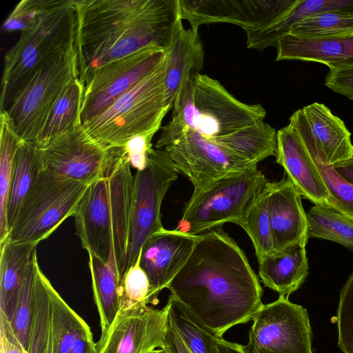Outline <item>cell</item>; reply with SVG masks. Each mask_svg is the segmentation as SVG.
<instances>
[{
  "label": "cell",
  "mask_w": 353,
  "mask_h": 353,
  "mask_svg": "<svg viewBox=\"0 0 353 353\" xmlns=\"http://www.w3.org/2000/svg\"><path fill=\"white\" fill-rule=\"evenodd\" d=\"M167 288L220 338L252 320L263 305L262 288L245 254L219 228L198 235Z\"/></svg>",
  "instance_id": "obj_1"
},
{
  "label": "cell",
  "mask_w": 353,
  "mask_h": 353,
  "mask_svg": "<svg viewBox=\"0 0 353 353\" xmlns=\"http://www.w3.org/2000/svg\"><path fill=\"white\" fill-rule=\"evenodd\" d=\"M75 51L84 87L101 66L143 48L167 50L183 25L179 0H76Z\"/></svg>",
  "instance_id": "obj_2"
},
{
  "label": "cell",
  "mask_w": 353,
  "mask_h": 353,
  "mask_svg": "<svg viewBox=\"0 0 353 353\" xmlns=\"http://www.w3.org/2000/svg\"><path fill=\"white\" fill-rule=\"evenodd\" d=\"M170 121L161 128L155 149L193 130L210 139L263 121L260 104H247L230 94L219 81L203 74L188 78L176 94Z\"/></svg>",
  "instance_id": "obj_3"
},
{
  "label": "cell",
  "mask_w": 353,
  "mask_h": 353,
  "mask_svg": "<svg viewBox=\"0 0 353 353\" xmlns=\"http://www.w3.org/2000/svg\"><path fill=\"white\" fill-rule=\"evenodd\" d=\"M165 58L145 77L99 115L83 124L109 148H123L132 137L161 128L171 109L165 104Z\"/></svg>",
  "instance_id": "obj_4"
},
{
  "label": "cell",
  "mask_w": 353,
  "mask_h": 353,
  "mask_svg": "<svg viewBox=\"0 0 353 353\" xmlns=\"http://www.w3.org/2000/svg\"><path fill=\"white\" fill-rule=\"evenodd\" d=\"M77 28L74 1L64 0L57 8L21 32L17 42L4 57L1 79V112L39 65L75 43Z\"/></svg>",
  "instance_id": "obj_5"
},
{
  "label": "cell",
  "mask_w": 353,
  "mask_h": 353,
  "mask_svg": "<svg viewBox=\"0 0 353 353\" xmlns=\"http://www.w3.org/2000/svg\"><path fill=\"white\" fill-rule=\"evenodd\" d=\"M74 44L34 70L5 110L23 141H37L59 95L79 78Z\"/></svg>",
  "instance_id": "obj_6"
},
{
  "label": "cell",
  "mask_w": 353,
  "mask_h": 353,
  "mask_svg": "<svg viewBox=\"0 0 353 353\" xmlns=\"http://www.w3.org/2000/svg\"><path fill=\"white\" fill-rule=\"evenodd\" d=\"M268 182L256 168L194 190L176 229L199 235L229 222L241 227L249 204Z\"/></svg>",
  "instance_id": "obj_7"
},
{
  "label": "cell",
  "mask_w": 353,
  "mask_h": 353,
  "mask_svg": "<svg viewBox=\"0 0 353 353\" xmlns=\"http://www.w3.org/2000/svg\"><path fill=\"white\" fill-rule=\"evenodd\" d=\"M90 185L43 169L23 201L6 239L37 245L74 216Z\"/></svg>",
  "instance_id": "obj_8"
},
{
  "label": "cell",
  "mask_w": 353,
  "mask_h": 353,
  "mask_svg": "<svg viewBox=\"0 0 353 353\" xmlns=\"http://www.w3.org/2000/svg\"><path fill=\"white\" fill-rule=\"evenodd\" d=\"M177 177L178 171L163 149H153L146 168L137 171L134 176L126 270L135 263L147 239L164 228L161 222V204Z\"/></svg>",
  "instance_id": "obj_9"
},
{
  "label": "cell",
  "mask_w": 353,
  "mask_h": 353,
  "mask_svg": "<svg viewBox=\"0 0 353 353\" xmlns=\"http://www.w3.org/2000/svg\"><path fill=\"white\" fill-rule=\"evenodd\" d=\"M43 168L87 185L108 177L122 152L94 139L82 124L41 147Z\"/></svg>",
  "instance_id": "obj_10"
},
{
  "label": "cell",
  "mask_w": 353,
  "mask_h": 353,
  "mask_svg": "<svg viewBox=\"0 0 353 353\" xmlns=\"http://www.w3.org/2000/svg\"><path fill=\"white\" fill-rule=\"evenodd\" d=\"M178 171L185 175L194 190H203L223 178L257 168L212 139L193 130L165 146Z\"/></svg>",
  "instance_id": "obj_11"
},
{
  "label": "cell",
  "mask_w": 353,
  "mask_h": 353,
  "mask_svg": "<svg viewBox=\"0 0 353 353\" xmlns=\"http://www.w3.org/2000/svg\"><path fill=\"white\" fill-rule=\"evenodd\" d=\"M165 57L164 49L150 46L96 70L84 84L82 125L103 112L149 74Z\"/></svg>",
  "instance_id": "obj_12"
},
{
  "label": "cell",
  "mask_w": 353,
  "mask_h": 353,
  "mask_svg": "<svg viewBox=\"0 0 353 353\" xmlns=\"http://www.w3.org/2000/svg\"><path fill=\"white\" fill-rule=\"evenodd\" d=\"M249 341L270 353H312L306 309L279 296L263 305L252 319Z\"/></svg>",
  "instance_id": "obj_13"
},
{
  "label": "cell",
  "mask_w": 353,
  "mask_h": 353,
  "mask_svg": "<svg viewBox=\"0 0 353 353\" xmlns=\"http://www.w3.org/2000/svg\"><path fill=\"white\" fill-rule=\"evenodd\" d=\"M169 303L161 309L145 305L119 312L101 331L96 353H150L165 347Z\"/></svg>",
  "instance_id": "obj_14"
},
{
  "label": "cell",
  "mask_w": 353,
  "mask_h": 353,
  "mask_svg": "<svg viewBox=\"0 0 353 353\" xmlns=\"http://www.w3.org/2000/svg\"><path fill=\"white\" fill-rule=\"evenodd\" d=\"M181 19L198 32L200 26L228 23L245 31L265 28L283 15L295 0H179Z\"/></svg>",
  "instance_id": "obj_15"
},
{
  "label": "cell",
  "mask_w": 353,
  "mask_h": 353,
  "mask_svg": "<svg viewBox=\"0 0 353 353\" xmlns=\"http://www.w3.org/2000/svg\"><path fill=\"white\" fill-rule=\"evenodd\" d=\"M312 157L334 165L353 156L351 133L344 121L323 103L314 102L296 110L289 124Z\"/></svg>",
  "instance_id": "obj_16"
},
{
  "label": "cell",
  "mask_w": 353,
  "mask_h": 353,
  "mask_svg": "<svg viewBox=\"0 0 353 353\" xmlns=\"http://www.w3.org/2000/svg\"><path fill=\"white\" fill-rule=\"evenodd\" d=\"M73 216L82 247L88 253L108 263L114 256L108 176L88 187Z\"/></svg>",
  "instance_id": "obj_17"
},
{
  "label": "cell",
  "mask_w": 353,
  "mask_h": 353,
  "mask_svg": "<svg viewBox=\"0 0 353 353\" xmlns=\"http://www.w3.org/2000/svg\"><path fill=\"white\" fill-rule=\"evenodd\" d=\"M198 235L176 229L163 230L152 234L143 243L139 255L140 265L151 287V302L158 303V295L185 265Z\"/></svg>",
  "instance_id": "obj_18"
},
{
  "label": "cell",
  "mask_w": 353,
  "mask_h": 353,
  "mask_svg": "<svg viewBox=\"0 0 353 353\" xmlns=\"http://www.w3.org/2000/svg\"><path fill=\"white\" fill-rule=\"evenodd\" d=\"M274 252L294 245H306L308 237L307 214L301 196L286 178L265 185Z\"/></svg>",
  "instance_id": "obj_19"
},
{
  "label": "cell",
  "mask_w": 353,
  "mask_h": 353,
  "mask_svg": "<svg viewBox=\"0 0 353 353\" xmlns=\"http://www.w3.org/2000/svg\"><path fill=\"white\" fill-rule=\"evenodd\" d=\"M275 157L301 196L314 205L332 207V199L313 159L289 125L277 131Z\"/></svg>",
  "instance_id": "obj_20"
},
{
  "label": "cell",
  "mask_w": 353,
  "mask_h": 353,
  "mask_svg": "<svg viewBox=\"0 0 353 353\" xmlns=\"http://www.w3.org/2000/svg\"><path fill=\"white\" fill-rule=\"evenodd\" d=\"M130 168L122 148V152L108 176L114 254L121 279L126 270L132 209L134 176Z\"/></svg>",
  "instance_id": "obj_21"
},
{
  "label": "cell",
  "mask_w": 353,
  "mask_h": 353,
  "mask_svg": "<svg viewBox=\"0 0 353 353\" xmlns=\"http://www.w3.org/2000/svg\"><path fill=\"white\" fill-rule=\"evenodd\" d=\"M276 61L318 62L330 69L353 66V36L307 39L287 34L276 46Z\"/></svg>",
  "instance_id": "obj_22"
},
{
  "label": "cell",
  "mask_w": 353,
  "mask_h": 353,
  "mask_svg": "<svg viewBox=\"0 0 353 353\" xmlns=\"http://www.w3.org/2000/svg\"><path fill=\"white\" fill-rule=\"evenodd\" d=\"M204 51L198 32L183 25L175 34L166 51L165 104L172 108L182 84L200 74L203 66Z\"/></svg>",
  "instance_id": "obj_23"
},
{
  "label": "cell",
  "mask_w": 353,
  "mask_h": 353,
  "mask_svg": "<svg viewBox=\"0 0 353 353\" xmlns=\"http://www.w3.org/2000/svg\"><path fill=\"white\" fill-rule=\"evenodd\" d=\"M259 275L265 287L288 298L308 275L305 245H294L259 261Z\"/></svg>",
  "instance_id": "obj_24"
},
{
  "label": "cell",
  "mask_w": 353,
  "mask_h": 353,
  "mask_svg": "<svg viewBox=\"0 0 353 353\" xmlns=\"http://www.w3.org/2000/svg\"><path fill=\"white\" fill-rule=\"evenodd\" d=\"M337 10L353 13V0H295L283 15L270 25L256 30L245 31L248 48L263 50L275 46L291 28L302 19L317 13Z\"/></svg>",
  "instance_id": "obj_25"
},
{
  "label": "cell",
  "mask_w": 353,
  "mask_h": 353,
  "mask_svg": "<svg viewBox=\"0 0 353 353\" xmlns=\"http://www.w3.org/2000/svg\"><path fill=\"white\" fill-rule=\"evenodd\" d=\"M37 244L6 239L0 244V314L11 319Z\"/></svg>",
  "instance_id": "obj_26"
},
{
  "label": "cell",
  "mask_w": 353,
  "mask_h": 353,
  "mask_svg": "<svg viewBox=\"0 0 353 353\" xmlns=\"http://www.w3.org/2000/svg\"><path fill=\"white\" fill-rule=\"evenodd\" d=\"M43 169L41 146L37 142L23 141L14 161L7 214L8 234L23 201Z\"/></svg>",
  "instance_id": "obj_27"
},
{
  "label": "cell",
  "mask_w": 353,
  "mask_h": 353,
  "mask_svg": "<svg viewBox=\"0 0 353 353\" xmlns=\"http://www.w3.org/2000/svg\"><path fill=\"white\" fill-rule=\"evenodd\" d=\"M238 156L258 164L269 157H276L277 131L260 121L230 134L212 139Z\"/></svg>",
  "instance_id": "obj_28"
},
{
  "label": "cell",
  "mask_w": 353,
  "mask_h": 353,
  "mask_svg": "<svg viewBox=\"0 0 353 353\" xmlns=\"http://www.w3.org/2000/svg\"><path fill=\"white\" fill-rule=\"evenodd\" d=\"M94 299L100 317L101 331L106 330L119 310V288L121 279L114 256L105 263L88 253Z\"/></svg>",
  "instance_id": "obj_29"
},
{
  "label": "cell",
  "mask_w": 353,
  "mask_h": 353,
  "mask_svg": "<svg viewBox=\"0 0 353 353\" xmlns=\"http://www.w3.org/2000/svg\"><path fill=\"white\" fill-rule=\"evenodd\" d=\"M84 87L79 78L72 79L63 89L53 105L37 143L43 146L54 138L82 124L81 112Z\"/></svg>",
  "instance_id": "obj_30"
},
{
  "label": "cell",
  "mask_w": 353,
  "mask_h": 353,
  "mask_svg": "<svg viewBox=\"0 0 353 353\" xmlns=\"http://www.w3.org/2000/svg\"><path fill=\"white\" fill-rule=\"evenodd\" d=\"M52 287L39 266L34 285L28 353H52Z\"/></svg>",
  "instance_id": "obj_31"
},
{
  "label": "cell",
  "mask_w": 353,
  "mask_h": 353,
  "mask_svg": "<svg viewBox=\"0 0 353 353\" xmlns=\"http://www.w3.org/2000/svg\"><path fill=\"white\" fill-rule=\"evenodd\" d=\"M0 244L8 236L7 214L14 161L23 142L6 111L0 114Z\"/></svg>",
  "instance_id": "obj_32"
},
{
  "label": "cell",
  "mask_w": 353,
  "mask_h": 353,
  "mask_svg": "<svg viewBox=\"0 0 353 353\" xmlns=\"http://www.w3.org/2000/svg\"><path fill=\"white\" fill-rule=\"evenodd\" d=\"M169 317L192 353H218L216 333L201 322L183 303L170 295Z\"/></svg>",
  "instance_id": "obj_33"
},
{
  "label": "cell",
  "mask_w": 353,
  "mask_h": 353,
  "mask_svg": "<svg viewBox=\"0 0 353 353\" xmlns=\"http://www.w3.org/2000/svg\"><path fill=\"white\" fill-rule=\"evenodd\" d=\"M309 239H325L353 250V221L333 208L314 205L306 213Z\"/></svg>",
  "instance_id": "obj_34"
},
{
  "label": "cell",
  "mask_w": 353,
  "mask_h": 353,
  "mask_svg": "<svg viewBox=\"0 0 353 353\" xmlns=\"http://www.w3.org/2000/svg\"><path fill=\"white\" fill-rule=\"evenodd\" d=\"M288 34L307 39L353 36V13L330 10L312 14L295 23Z\"/></svg>",
  "instance_id": "obj_35"
},
{
  "label": "cell",
  "mask_w": 353,
  "mask_h": 353,
  "mask_svg": "<svg viewBox=\"0 0 353 353\" xmlns=\"http://www.w3.org/2000/svg\"><path fill=\"white\" fill-rule=\"evenodd\" d=\"M265 185L249 204L241 226L253 243L258 261L264 256L274 253Z\"/></svg>",
  "instance_id": "obj_36"
},
{
  "label": "cell",
  "mask_w": 353,
  "mask_h": 353,
  "mask_svg": "<svg viewBox=\"0 0 353 353\" xmlns=\"http://www.w3.org/2000/svg\"><path fill=\"white\" fill-rule=\"evenodd\" d=\"M51 298L52 353H70L78 332L88 324L66 303L53 287Z\"/></svg>",
  "instance_id": "obj_37"
},
{
  "label": "cell",
  "mask_w": 353,
  "mask_h": 353,
  "mask_svg": "<svg viewBox=\"0 0 353 353\" xmlns=\"http://www.w3.org/2000/svg\"><path fill=\"white\" fill-rule=\"evenodd\" d=\"M39 266L36 252L28 265L19 291L16 307L9 321L14 334L27 352L33 309L36 274Z\"/></svg>",
  "instance_id": "obj_38"
},
{
  "label": "cell",
  "mask_w": 353,
  "mask_h": 353,
  "mask_svg": "<svg viewBox=\"0 0 353 353\" xmlns=\"http://www.w3.org/2000/svg\"><path fill=\"white\" fill-rule=\"evenodd\" d=\"M151 302L149 279L140 265V255L125 270L119 288V310L148 305Z\"/></svg>",
  "instance_id": "obj_39"
},
{
  "label": "cell",
  "mask_w": 353,
  "mask_h": 353,
  "mask_svg": "<svg viewBox=\"0 0 353 353\" xmlns=\"http://www.w3.org/2000/svg\"><path fill=\"white\" fill-rule=\"evenodd\" d=\"M312 159L332 199L331 208L353 221V184L343 179L332 165L316 158Z\"/></svg>",
  "instance_id": "obj_40"
},
{
  "label": "cell",
  "mask_w": 353,
  "mask_h": 353,
  "mask_svg": "<svg viewBox=\"0 0 353 353\" xmlns=\"http://www.w3.org/2000/svg\"><path fill=\"white\" fill-rule=\"evenodd\" d=\"M64 0H22L12 10L2 26L5 32L25 31L43 16L59 7Z\"/></svg>",
  "instance_id": "obj_41"
},
{
  "label": "cell",
  "mask_w": 353,
  "mask_h": 353,
  "mask_svg": "<svg viewBox=\"0 0 353 353\" xmlns=\"http://www.w3.org/2000/svg\"><path fill=\"white\" fill-rule=\"evenodd\" d=\"M338 347L353 353V270L340 291L337 309Z\"/></svg>",
  "instance_id": "obj_42"
},
{
  "label": "cell",
  "mask_w": 353,
  "mask_h": 353,
  "mask_svg": "<svg viewBox=\"0 0 353 353\" xmlns=\"http://www.w3.org/2000/svg\"><path fill=\"white\" fill-rule=\"evenodd\" d=\"M160 130L156 128L132 137L123 147L130 165L137 171L144 170L148 162L149 155L153 150L152 140Z\"/></svg>",
  "instance_id": "obj_43"
},
{
  "label": "cell",
  "mask_w": 353,
  "mask_h": 353,
  "mask_svg": "<svg viewBox=\"0 0 353 353\" xmlns=\"http://www.w3.org/2000/svg\"><path fill=\"white\" fill-rule=\"evenodd\" d=\"M324 84L334 92L353 100V66L330 69Z\"/></svg>",
  "instance_id": "obj_44"
},
{
  "label": "cell",
  "mask_w": 353,
  "mask_h": 353,
  "mask_svg": "<svg viewBox=\"0 0 353 353\" xmlns=\"http://www.w3.org/2000/svg\"><path fill=\"white\" fill-rule=\"evenodd\" d=\"M0 353H28L14 334L8 319L0 314Z\"/></svg>",
  "instance_id": "obj_45"
},
{
  "label": "cell",
  "mask_w": 353,
  "mask_h": 353,
  "mask_svg": "<svg viewBox=\"0 0 353 353\" xmlns=\"http://www.w3.org/2000/svg\"><path fill=\"white\" fill-rule=\"evenodd\" d=\"M95 344L90 328L87 325L78 332L70 353H96Z\"/></svg>",
  "instance_id": "obj_46"
},
{
  "label": "cell",
  "mask_w": 353,
  "mask_h": 353,
  "mask_svg": "<svg viewBox=\"0 0 353 353\" xmlns=\"http://www.w3.org/2000/svg\"><path fill=\"white\" fill-rule=\"evenodd\" d=\"M165 347L170 353H192L181 339L179 332L169 317V314Z\"/></svg>",
  "instance_id": "obj_47"
},
{
  "label": "cell",
  "mask_w": 353,
  "mask_h": 353,
  "mask_svg": "<svg viewBox=\"0 0 353 353\" xmlns=\"http://www.w3.org/2000/svg\"><path fill=\"white\" fill-rule=\"evenodd\" d=\"M215 345L218 353H248L245 345L228 341L223 338L217 337Z\"/></svg>",
  "instance_id": "obj_48"
},
{
  "label": "cell",
  "mask_w": 353,
  "mask_h": 353,
  "mask_svg": "<svg viewBox=\"0 0 353 353\" xmlns=\"http://www.w3.org/2000/svg\"><path fill=\"white\" fill-rule=\"evenodd\" d=\"M334 170L347 181L353 184V156L333 165Z\"/></svg>",
  "instance_id": "obj_49"
},
{
  "label": "cell",
  "mask_w": 353,
  "mask_h": 353,
  "mask_svg": "<svg viewBox=\"0 0 353 353\" xmlns=\"http://www.w3.org/2000/svg\"><path fill=\"white\" fill-rule=\"evenodd\" d=\"M245 347L248 353H270L264 349L256 346L250 341H248V344Z\"/></svg>",
  "instance_id": "obj_50"
},
{
  "label": "cell",
  "mask_w": 353,
  "mask_h": 353,
  "mask_svg": "<svg viewBox=\"0 0 353 353\" xmlns=\"http://www.w3.org/2000/svg\"><path fill=\"white\" fill-rule=\"evenodd\" d=\"M150 353H170V351L165 347L164 348H159L154 350Z\"/></svg>",
  "instance_id": "obj_51"
}]
</instances>
